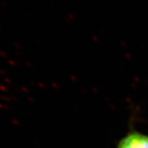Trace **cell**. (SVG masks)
I'll return each mask as SVG.
<instances>
[{
    "label": "cell",
    "mask_w": 148,
    "mask_h": 148,
    "mask_svg": "<svg viewBox=\"0 0 148 148\" xmlns=\"http://www.w3.org/2000/svg\"><path fill=\"white\" fill-rule=\"evenodd\" d=\"M118 148H148V136L137 132L129 133L120 141Z\"/></svg>",
    "instance_id": "cell-1"
}]
</instances>
